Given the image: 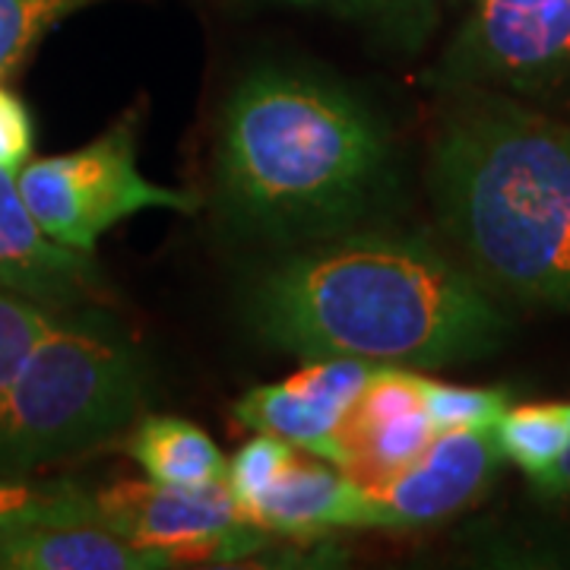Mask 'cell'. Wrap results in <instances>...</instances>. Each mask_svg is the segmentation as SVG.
Listing matches in <instances>:
<instances>
[{
  "instance_id": "ba28073f",
  "label": "cell",
  "mask_w": 570,
  "mask_h": 570,
  "mask_svg": "<svg viewBox=\"0 0 570 570\" xmlns=\"http://www.w3.org/2000/svg\"><path fill=\"white\" fill-rule=\"evenodd\" d=\"M453 61L469 80L549 86L570 67V0H479Z\"/></svg>"
},
{
  "instance_id": "44dd1931",
  "label": "cell",
  "mask_w": 570,
  "mask_h": 570,
  "mask_svg": "<svg viewBox=\"0 0 570 570\" xmlns=\"http://www.w3.org/2000/svg\"><path fill=\"white\" fill-rule=\"evenodd\" d=\"M298 7H321L346 17H400L415 0H285Z\"/></svg>"
},
{
  "instance_id": "5bb4252c",
  "label": "cell",
  "mask_w": 570,
  "mask_h": 570,
  "mask_svg": "<svg viewBox=\"0 0 570 570\" xmlns=\"http://www.w3.org/2000/svg\"><path fill=\"white\" fill-rule=\"evenodd\" d=\"M96 517V494L73 482H36L32 475H0V546L39 527L86 523Z\"/></svg>"
},
{
  "instance_id": "8992f818",
  "label": "cell",
  "mask_w": 570,
  "mask_h": 570,
  "mask_svg": "<svg viewBox=\"0 0 570 570\" xmlns=\"http://www.w3.org/2000/svg\"><path fill=\"white\" fill-rule=\"evenodd\" d=\"M96 517L127 542L168 554L175 564L245 558L264 546V530L242 513L225 479L209 485L118 482L96 494Z\"/></svg>"
},
{
  "instance_id": "e0dca14e",
  "label": "cell",
  "mask_w": 570,
  "mask_h": 570,
  "mask_svg": "<svg viewBox=\"0 0 570 570\" xmlns=\"http://www.w3.org/2000/svg\"><path fill=\"white\" fill-rule=\"evenodd\" d=\"M63 307H48L0 285V393L20 374L26 358Z\"/></svg>"
},
{
  "instance_id": "8fae6325",
  "label": "cell",
  "mask_w": 570,
  "mask_h": 570,
  "mask_svg": "<svg viewBox=\"0 0 570 570\" xmlns=\"http://www.w3.org/2000/svg\"><path fill=\"white\" fill-rule=\"evenodd\" d=\"M264 532L324 535L330 530H362V485L340 466L295 448L273 485L245 510Z\"/></svg>"
},
{
  "instance_id": "ffe728a7",
  "label": "cell",
  "mask_w": 570,
  "mask_h": 570,
  "mask_svg": "<svg viewBox=\"0 0 570 570\" xmlns=\"http://www.w3.org/2000/svg\"><path fill=\"white\" fill-rule=\"evenodd\" d=\"M36 127L32 115L13 89L0 82V168L17 175L32 156Z\"/></svg>"
},
{
  "instance_id": "ac0fdd59",
  "label": "cell",
  "mask_w": 570,
  "mask_h": 570,
  "mask_svg": "<svg viewBox=\"0 0 570 570\" xmlns=\"http://www.w3.org/2000/svg\"><path fill=\"white\" fill-rule=\"evenodd\" d=\"M422 396H425L428 419L438 431L494 428V422L510 406L504 390H466L450 387V384H434V381L422 384Z\"/></svg>"
},
{
  "instance_id": "2e32d148",
  "label": "cell",
  "mask_w": 570,
  "mask_h": 570,
  "mask_svg": "<svg viewBox=\"0 0 570 570\" xmlns=\"http://www.w3.org/2000/svg\"><path fill=\"white\" fill-rule=\"evenodd\" d=\"M82 3L89 0H0V82L10 80L36 45Z\"/></svg>"
},
{
  "instance_id": "7402d4cb",
  "label": "cell",
  "mask_w": 570,
  "mask_h": 570,
  "mask_svg": "<svg viewBox=\"0 0 570 570\" xmlns=\"http://www.w3.org/2000/svg\"><path fill=\"white\" fill-rule=\"evenodd\" d=\"M535 485H539L542 494H551V498H564V494H570V441L568 448H564V453L558 456V463L535 479Z\"/></svg>"
},
{
  "instance_id": "5b68a950",
  "label": "cell",
  "mask_w": 570,
  "mask_h": 570,
  "mask_svg": "<svg viewBox=\"0 0 570 570\" xmlns=\"http://www.w3.org/2000/svg\"><path fill=\"white\" fill-rule=\"evenodd\" d=\"M17 184L41 232L82 254H92L105 232L134 213L197 209L194 197L142 178L130 124L111 127L73 153L26 163Z\"/></svg>"
},
{
  "instance_id": "4fadbf2b",
  "label": "cell",
  "mask_w": 570,
  "mask_h": 570,
  "mask_svg": "<svg viewBox=\"0 0 570 570\" xmlns=\"http://www.w3.org/2000/svg\"><path fill=\"white\" fill-rule=\"evenodd\" d=\"M127 450L153 482L165 485H209L228 472L223 450L206 438L204 428L171 415L142 419Z\"/></svg>"
},
{
  "instance_id": "7c38bea8",
  "label": "cell",
  "mask_w": 570,
  "mask_h": 570,
  "mask_svg": "<svg viewBox=\"0 0 570 570\" xmlns=\"http://www.w3.org/2000/svg\"><path fill=\"white\" fill-rule=\"evenodd\" d=\"M175 561L140 549L99 520L39 527L0 546V570H159Z\"/></svg>"
},
{
  "instance_id": "9c48e42d",
  "label": "cell",
  "mask_w": 570,
  "mask_h": 570,
  "mask_svg": "<svg viewBox=\"0 0 570 570\" xmlns=\"http://www.w3.org/2000/svg\"><path fill=\"white\" fill-rule=\"evenodd\" d=\"M374 367V362L362 358L311 362L285 384L250 390L235 406V415L242 419V425L261 434H276L330 463L336 431L371 381Z\"/></svg>"
},
{
  "instance_id": "52a82bcc",
  "label": "cell",
  "mask_w": 570,
  "mask_h": 570,
  "mask_svg": "<svg viewBox=\"0 0 570 570\" xmlns=\"http://www.w3.org/2000/svg\"><path fill=\"white\" fill-rule=\"evenodd\" d=\"M504 453L494 428L438 431L406 469L381 485H362V527L422 530L479 501L501 469Z\"/></svg>"
},
{
  "instance_id": "d6986e66",
  "label": "cell",
  "mask_w": 570,
  "mask_h": 570,
  "mask_svg": "<svg viewBox=\"0 0 570 570\" xmlns=\"http://www.w3.org/2000/svg\"><path fill=\"white\" fill-rule=\"evenodd\" d=\"M292 453H295V444H288L276 434H261L235 453L232 466L225 472V482L235 494L242 513L273 485V479L279 475V469L288 463Z\"/></svg>"
},
{
  "instance_id": "3957f363",
  "label": "cell",
  "mask_w": 570,
  "mask_h": 570,
  "mask_svg": "<svg viewBox=\"0 0 570 570\" xmlns=\"http://www.w3.org/2000/svg\"><path fill=\"white\" fill-rule=\"evenodd\" d=\"M390 178L381 121L336 82L250 73L225 105V204L269 235H330L362 219Z\"/></svg>"
},
{
  "instance_id": "7a4b0ae2",
  "label": "cell",
  "mask_w": 570,
  "mask_h": 570,
  "mask_svg": "<svg viewBox=\"0 0 570 570\" xmlns=\"http://www.w3.org/2000/svg\"><path fill=\"white\" fill-rule=\"evenodd\" d=\"M431 194L479 276L570 314V124L469 96L438 127Z\"/></svg>"
},
{
  "instance_id": "30bf717a",
  "label": "cell",
  "mask_w": 570,
  "mask_h": 570,
  "mask_svg": "<svg viewBox=\"0 0 570 570\" xmlns=\"http://www.w3.org/2000/svg\"><path fill=\"white\" fill-rule=\"evenodd\" d=\"M0 285L48 307L99 305L108 295L92 254L58 245L22 200L17 175L0 168Z\"/></svg>"
},
{
  "instance_id": "9a60e30c",
  "label": "cell",
  "mask_w": 570,
  "mask_h": 570,
  "mask_svg": "<svg viewBox=\"0 0 570 570\" xmlns=\"http://www.w3.org/2000/svg\"><path fill=\"white\" fill-rule=\"evenodd\" d=\"M494 438L501 453L527 469L532 479L549 472L570 441L568 403H532V406L504 409L494 422Z\"/></svg>"
},
{
  "instance_id": "277c9868",
  "label": "cell",
  "mask_w": 570,
  "mask_h": 570,
  "mask_svg": "<svg viewBox=\"0 0 570 570\" xmlns=\"http://www.w3.org/2000/svg\"><path fill=\"white\" fill-rule=\"evenodd\" d=\"M142 387L140 355L102 307H63L0 393V475L108 444L137 422Z\"/></svg>"
},
{
  "instance_id": "6da1fadb",
  "label": "cell",
  "mask_w": 570,
  "mask_h": 570,
  "mask_svg": "<svg viewBox=\"0 0 570 570\" xmlns=\"http://www.w3.org/2000/svg\"><path fill=\"white\" fill-rule=\"evenodd\" d=\"M247 317L305 362L415 367L482 358L510 326L469 273L393 235H352L266 269L247 292Z\"/></svg>"
}]
</instances>
